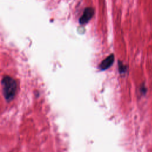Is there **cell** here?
<instances>
[{
	"mask_svg": "<svg viewBox=\"0 0 152 152\" xmlns=\"http://www.w3.org/2000/svg\"><path fill=\"white\" fill-rule=\"evenodd\" d=\"M3 95L7 101H11L16 93L17 83L14 78L10 76H4L1 81Z\"/></svg>",
	"mask_w": 152,
	"mask_h": 152,
	"instance_id": "cell-1",
	"label": "cell"
},
{
	"mask_svg": "<svg viewBox=\"0 0 152 152\" xmlns=\"http://www.w3.org/2000/svg\"><path fill=\"white\" fill-rule=\"evenodd\" d=\"M114 55L113 54L109 55L107 58H106L104 60L102 61V62L99 65V68L101 70H106L108 69L113 64L114 62Z\"/></svg>",
	"mask_w": 152,
	"mask_h": 152,
	"instance_id": "cell-3",
	"label": "cell"
},
{
	"mask_svg": "<svg viewBox=\"0 0 152 152\" xmlns=\"http://www.w3.org/2000/svg\"><path fill=\"white\" fill-rule=\"evenodd\" d=\"M119 71L121 72H124L126 71V67L122 63L121 64V62H119Z\"/></svg>",
	"mask_w": 152,
	"mask_h": 152,
	"instance_id": "cell-4",
	"label": "cell"
},
{
	"mask_svg": "<svg viewBox=\"0 0 152 152\" xmlns=\"http://www.w3.org/2000/svg\"><path fill=\"white\" fill-rule=\"evenodd\" d=\"M94 10L92 8L87 7L86 8L83 15L81 16V17L79 19V23L80 24H85L87 23L92 18L94 14Z\"/></svg>",
	"mask_w": 152,
	"mask_h": 152,
	"instance_id": "cell-2",
	"label": "cell"
}]
</instances>
